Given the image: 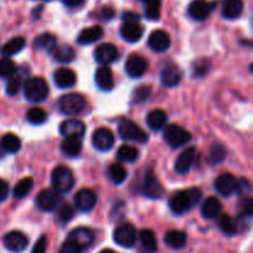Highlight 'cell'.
Returning a JSON list of instances; mask_svg holds the SVG:
<instances>
[{
    "instance_id": "6da1fadb",
    "label": "cell",
    "mask_w": 253,
    "mask_h": 253,
    "mask_svg": "<svg viewBox=\"0 0 253 253\" xmlns=\"http://www.w3.org/2000/svg\"><path fill=\"white\" fill-rule=\"evenodd\" d=\"M200 198H202V192L198 188H192V189L188 190H178L170 197L169 208L174 214H184L193 205L198 204Z\"/></svg>"
},
{
    "instance_id": "7a4b0ae2",
    "label": "cell",
    "mask_w": 253,
    "mask_h": 253,
    "mask_svg": "<svg viewBox=\"0 0 253 253\" xmlns=\"http://www.w3.org/2000/svg\"><path fill=\"white\" fill-rule=\"evenodd\" d=\"M25 96L31 103H41L46 100L49 94V88L47 82L41 77H32L29 78L24 86Z\"/></svg>"
},
{
    "instance_id": "3957f363",
    "label": "cell",
    "mask_w": 253,
    "mask_h": 253,
    "mask_svg": "<svg viewBox=\"0 0 253 253\" xmlns=\"http://www.w3.org/2000/svg\"><path fill=\"white\" fill-rule=\"evenodd\" d=\"M51 183L56 192L67 193L73 188L74 175L68 167L58 166V167H56L52 170Z\"/></svg>"
},
{
    "instance_id": "277c9868",
    "label": "cell",
    "mask_w": 253,
    "mask_h": 253,
    "mask_svg": "<svg viewBox=\"0 0 253 253\" xmlns=\"http://www.w3.org/2000/svg\"><path fill=\"white\" fill-rule=\"evenodd\" d=\"M59 110L64 114V115L74 116L81 114L85 108V99L81 95V94H64L59 98L58 100Z\"/></svg>"
},
{
    "instance_id": "5b68a950",
    "label": "cell",
    "mask_w": 253,
    "mask_h": 253,
    "mask_svg": "<svg viewBox=\"0 0 253 253\" xmlns=\"http://www.w3.org/2000/svg\"><path fill=\"white\" fill-rule=\"evenodd\" d=\"M119 135L123 140L127 141H135V142L145 143L147 142L148 136L137 124L133 121L127 120V119H123L119 124Z\"/></svg>"
},
{
    "instance_id": "8992f818",
    "label": "cell",
    "mask_w": 253,
    "mask_h": 253,
    "mask_svg": "<svg viewBox=\"0 0 253 253\" xmlns=\"http://www.w3.org/2000/svg\"><path fill=\"white\" fill-rule=\"evenodd\" d=\"M165 140L172 148H178L187 145L192 140V135L182 126L169 125L165 130Z\"/></svg>"
},
{
    "instance_id": "52a82bcc",
    "label": "cell",
    "mask_w": 253,
    "mask_h": 253,
    "mask_svg": "<svg viewBox=\"0 0 253 253\" xmlns=\"http://www.w3.org/2000/svg\"><path fill=\"white\" fill-rule=\"evenodd\" d=\"M114 241L121 247L131 249L136 244V230L131 224H121L114 231Z\"/></svg>"
},
{
    "instance_id": "ba28073f",
    "label": "cell",
    "mask_w": 253,
    "mask_h": 253,
    "mask_svg": "<svg viewBox=\"0 0 253 253\" xmlns=\"http://www.w3.org/2000/svg\"><path fill=\"white\" fill-rule=\"evenodd\" d=\"M61 202V195L54 189H43L36 198V205L42 211H53Z\"/></svg>"
},
{
    "instance_id": "9c48e42d",
    "label": "cell",
    "mask_w": 253,
    "mask_h": 253,
    "mask_svg": "<svg viewBox=\"0 0 253 253\" xmlns=\"http://www.w3.org/2000/svg\"><path fill=\"white\" fill-rule=\"evenodd\" d=\"M91 142H93V146L96 150L101 151V152H105V151H109L113 148L114 142H115V137H114V133L109 128L99 127L94 131Z\"/></svg>"
},
{
    "instance_id": "30bf717a",
    "label": "cell",
    "mask_w": 253,
    "mask_h": 253,
    "mask_svg": "<svg viewBox=\"0 0 253 253\" xmlns=\"http://www.w3.org/2000/svg\"><path fill=\"white\" fill-rule=\"evenodd\" d=\"M142 192L146 197L151 198V199H160L163 195V193H165L162 184H161L160 180L157 179V177H156L152 170L146 172L145 179H143Z\"/></svg>"
},
{
    "instance_id": "8fae6325",
    "label": "cell",
    "mask_w": 253,
    "mask_h": 253,
    "mask_svg": "<svg viewBox=\"0 0 253 253\" xmlns=\"http://www.w3.org/2000/svg\"><path fill=\"white\" fill-rule=\"evenodd\" d=\"M95 61L101 66H108L119 58V49L113 43H101L94 52Z\"/></svg>"
},
{
    "instance_id": "7c38bea8",
    "label": "cell",
    "mask_w": 253,
    "mask_h": 253,
    "mask_svg": "<svg viewBox=\"0 0 253 253\" xmlns=\"http://www.w3.org/2000/svg\"><path fill=\"white\" fill-rule=\"evenodd\" d=\"M148 63L143 57L138 56V54H132L127 58L125 63L126 73L131 77V78H140L143 74L147 72Z\"/></svg>"
},
{
    "instance_id": "4fadbf2b",
    "label": "cell",
    "mask_w": 253,
    "mask_h": 253,
    "mask_svg": "<svg viewBox=\"0 0 253 253\" xmlns=\"http://www.w3.org/2000/svg\"><path fill=\"white\" fill-rule=\"evenodd\" d=\"M237 179L230 173L220 174L215 180V189L222 197H230L234 193H236Z\"/></svg>"
},
{
    "instance_id": "5bb4252c",
    "label": "cell",
    "mask_w": 253,
    "mask_h": 253,
    "mask_svg": "<svg viewBox=\"0 0 253 253\" xmlns=\"http://www.w3.org/2000/svg\"><path fill=\"white\" fill-rule=\"evenodd\" d=\"M59 132L62 133V136H64V138H82L85 133V125L81 120H77V119H68V120L63 121L61 124Z\"/></svg>"
},
{
    "instance_id": "9a60e30c",
    "label": "cell",
    "mask_w": 253,
    "mask_h": 253,
    "mask_svg": "<svg viewBox=\"0 0 253 253\" xmlns=\"http://www.w3.org/2000/svg\"><path fill=\"white\" fill-rule=\"evenodd\" d=\"M27 245H29V239L20 231H11L4 236V246L11 252H22Z\"/></svg>"
},
{
    "instance_id": "2e32d148",
    "label": "cell",
    "mask_w": 253,
    "mask_h": 253,
    "mask_svg": "<svg viewBox=\"0 0 253 253\" xmlns=\"http://www.w3.org/2000/svg\"><path fill=\"white\" fill-rule=\"evenodd\" d=\"M96 198L95 193L91 189H81L74 197V204H76V208L81 211H90L96 204Z\"/></svg>"
},
{
    "instance_id": "e0dca14e",
    "label": "cell",
    "mask_w": 253,
    "mask_h": 253,
    "mask_svg": "<svg viewBox=\"0 0 253 253\" xmlns=\"http://www.w3.org/2000/svg\"><path fill=\"white\" fill-rule=\"evenodd\" d=\"M121 37L130 43L140 41L143 35V29L138 21H125V24L120 29Z\"/></svg>"
},
{
    "instance_id": "ac0fdd59",
    "label": "cell",
    "mask_w": 253,
    "mask_h": 253,
    "mask_svg": "<svg viewBox=\"0 0 253 253\" xmlns=\"http://www.w3.org/2000/svg\"><path fill=\"white\" fill-rule=\"evenodd\" d=\"M148 44L156 52H165L170 46V37L163 30H156L148 37Z\"/></svg>"
},
{
    "instance_id": "d6986e66",
    "label": "cell",
    "mask_w": 253,
    "mask_h": 253,
    "mask_svg": "<svg viewBox=\"0 0 253 253\" xmlns=\"http://www.w3.org/2000/svg\"><path fill=\"white\" fill-rule=\"evenodd\" d=\"M68 239L71 240V241H73L76 245H78L82 250H85L93 244L94 234L90 229H86V227H78V229L73 230V231L68 235Z\"/></svg>"
},
{
    "instance_id": "ffe728a7",
    "label": "cell",
    "mask_w": 253,
    "mask_h": 253,
    "mask_svg": "<svg viewBox=\"0 0 253 253\" xmlns=\"http://www.w3.org/2000/svg\"><path fill=\"white\" fill-rule=\"evenodd\" d=\"M195 158V148L194 147H188L178 156L177 161H175V172L178 174H187L192 168L193 162Z\"/></svg>"
},
{
    "instance_id": "44dd1931",
    "label": "cell",
    "mask_w": 253,
    "mask_h": 253,
    "mask_svg": "<svg viewBox=\"0 0 253 253\" xmlns=\"http://www.w3.org/2000/svg\"><path fill=\"white\" fill-rule=\"evenodd\" d=\"M212 9V5L209 2L204 1V0H194L190 2L189 7H188V12H189L190 17L198 21H203V20L208 19Z\"/></svg>"
},
{
    "instance_id": "7402d4cb",
    "label": "cell",
    "mask_w": 253,
    "mask_h": 253,
    "mask_svg": "<svg viewBox=\"0 0 253 253\" xmlns=\"http://www.w3.org/2000/svg\"><path fill=\"white\" fill-rule=\"evenodd\" d=\"M180 81H182V71L177 66H174V64L166 67L161 72V82L167 88L177 86Z\"/></svg>"
},
{
    "instance_id": "603a6c76",
    "label": "cell",
    "mask_w": 253,
    "mask_h": 253,
    "mask_svg": "<svg viewBox=\"0 0 253 253\" xmlns=\"http://www.w3.org/2000/svg\"><path fill=\"white\" fill-rule=\"evenodd\" d=\"M53 79L56 85L62 89L72 88L77 82L76 73L72 69L66 68V67H62V68L57 69L53 74Z\"/></svg>"
},
{
    "instance_id": "cb8c5ba5",
    "label": "cell",
    "mask_w": 253,
    "mask_h": 253,
    "mask_svg": "<svg viewBox=\"0 0 253 253\" xmlns=\"http://www.w3.org/2000/svg\"><path fill=\"white\" fill-rule=\"evenodd\" d=\"M95 82L96 85H98L101 90H111L114 86V77L110 67H99L98 71H96L95 73Z\"/></svg>"
},
{
    "instance_id": "d4e9b609",
    "label": "cell",
    "mask_w": 253,
    "mask_h": 253,
    "mask_svg": "<svg viewBox=\"0 0 253 253\" xmlns=\"http://www.w3.org/2000/svg\"><path fill=\"white\" fill-rule=\"evenodd\" d=\"M244 11V1L242 0H224L222 2V16L225 19L234 20L241 16Z\"/></svg>"
},
{
    "instance_id": "484cf974",
    "label": "cell",
    "mask_w": 253,
    "mask_h": 253,
    "mask_svg": "<svg viewBox=\"0 0 253 253\" xmlns=\"http://www.w3.org/2000/svg\"><path fill=\"white\" fill-rule=\"evenodd\" d=\"M221 203L217 198L209 197L202 205V214L205 219H215L221 214Z\"/></svg>"
},
{
    "instance_id": "4316f807",
    "label": "cell",
    "mask_w": 253,
    "mask_h": 253,
    "mask_svg": "<svg viewBox=\"0 0 253 253\" xmlns=\"http://www.w3.org/2000/svg\"><path fill=\"white\" fill-rule=\"evenodd\" d=\"M165 242L170 249H183L187 245V235L179 230H170L165 235Z\"/></svg>"
},
{
    "instance_id": "83f0119b",
    "label": "cell",
    "mask_w": 253,
    "mask_h": 253,
    "mask_svg": "<svg viewBox=\"0 0 253 253\" xmlns=\"http://www.w3.org/2000/svg\"><path fill=\"white\" fill-rule=\"evenodd\" d=\"M104 31L100 26H90L86 29L82 30L81 34L78 36V43L79 44H90L98 41L101 36H103Z\"/></svg>"
},
{
    "instance_id": "f1b7e54d",
    "label": "cell",
    "mask_w": 253,
    "mask_h": 253,
    "mask_svg": "<svg viewBox=\"0 0 253 253\" xmlns=\"http://www.w3.org/2000/svg\"><path fill=\"white\" fill-rule=\"evenodd\" d=\"M146 121H147V125L151 130L158 131L165 127L166 123H167V114L161 109H155V110L148 113Z\"/></svg>"
},
{
    "instance_id": "f546056e",
    "label": "cell",
    "mask_w": 253,
    "mask_h": 253,
    "mask_svg": "<svg viewBox=\"0 0 253 253\" xmlns=\"http://www.w3.org/2000/svg\"><path fill=\"white\" fill-rule=\"evenodd\" d=\"M52 57L56 59L59 63H69L74 59V51L71 46L68 44H59V46H54L51 51Z\"/></svg>"
},
{
    "instance_id": "4dcf8cb0",
    "label": "cell",
    "mask_w": 253,
    "mask_h": 253,
    "mask_svg": "<svg viewBox=\"0 0 253 253\" xmlns=\"http://www.w3.org/2000/svg\"><path fill=\"white\" fill-rule=\"evenodd\" d=\"M61 151L68 157H77L82 152L81 138L66 137L61 143Z\"/></svg>"
},
{
    "instance_id": "1f68e13d",
    "label": "cell",
    "mask_w": 253,
    "mask_h": 253,
    "mask_svg": "<svg viewBox=\"0 0 253 253\" xmlns=\"http://www.w3.org/2000/svg\"><path fill=\"white\" fill-rule=\"evenodd\" d=\"M57 44L56 36L49 32H46V34H41L35 39L34 41V47L36 49H40V51H52L54 46Z\"/></svg>"
},
{
    "instance_id": "d6a6232c",
    "label": "cell",
    "mask_w": 253,
    "mask_h": 253,
    "mask_svg": "<svg viewBox=\"0 0 253 253\" xmlns=\"http://www.w3.org/2000/svg\"><path fill=\"white\" fill-rule=\"evenodd\" d=\"M26 44V41H25L24 37H14L10 41H7L6 43L2 46L1 48V54L4 57H11L14 54L19 53L22 48Z\"/></svg>"
},
{
    "instance_id": "836d02e7",
    "label": "cell",
    "mask_w": 253,
    "mask_h": 253,
    "mask_svg": "<svg viewBox=\"0 0 253 253\" xmlns=\"http://www.w3.org/2000/svg\"><path fill=\"white\" fill-rule=\"evenodd\" d=\"M2 150L9 153H16L21 148V140L15 133H6L0 141Z\"/></svg>"
},
{
    "instance_id": "e575fe53",
    "label": "cell",
    "mask_w": 253,
    "mask_h": 253,
    "mask_svg": "<svg viewBox=\"0 0 253 253\" xmlns=\"http://www.w3.org/2000/svg\"><path fill=\"white\" fill-rule=\"evenodd\" d=\"M140 240L143 250L147 253H153L157 251V240H156V235L153 234V231H151V230H142L140 232Z\"/></svg>"
},
{
    "instance_id": "d590c367",
    "label": "cell",
    "mask_w": 253,
    "mask_h": 253,
    "mask_svg": "<svg viewBox=\"0 0 253 253\" xmlns=\"http://www.w3.org/2000/svg\"><path fill=\"white\" fill-rule=\"evenodd\" d=\"M118 158L121 162L132 163L137 161L138 158V150L132 146L124 145L118 150Z\"/></svg>"
},
{
    "instance_id": "8d00e7d4",
    "label": "cell",
    "mask_w": 253,
    "mask_h": 253,
    "mask_svg": "<svg viewBox=\"0 0 253 253\" xmlns=\"http://www.w3.org/2000/svg\"><path fill=\"white\" fill-rule=\"evenodd\" d=\"M126 175H127V172H126V169L124 168V166L119 165V163H114V165H111L110 168H109V177H110L111 182H113L114 184L119 185L121 184V183L125 182Z\"/></svg>"
},
{
    "instance_id": "74e56055",
    "label": "cell",
    "mask_w": 253,
    "mask_h": 253,
    "mask_svg": "<svg viewBox=\"0 0 253 253\" xmlns=\"http://www.w3.org/2000/svg\"><path fill=\"white\" fill-rule=\"evenodd\" d=\"M32 187H34V179L32 178H24V179L19 180L14 188V197L17 198V199L26 197L31 192Z\"/></svg>"
},
{
    "instance_id": "f35d334b",
    "label": "cell",
    "mask_w": 253,
    "mask_h": 253,
    "mask_svg": "<svg viewBox=\"0 0 253 253\" xmlns=\"http://www.w3.org/2000/svg\"><path fill=\"white\" fill-rule=\"evenodd\" d=\"M17 71V67L12 59L4 57L0 59V78H10Z\"/></svg>"
},
{
    "instance_id": "ab89813d",
    "label": "cell",
    "mask_w": 253,
    "mask_h": 253,
    "mask_svg": "<svg viewBox=\"0 0 253 253\" xmlns=\"http://www.w3.org/2000/svg\"><path fill=\"white\" fill-rule=\"evenodd\" d=\"M27 121L32 125H41L47 120V114L41 108H32L27 111Z\"/></svg>"
},
{
    "instance_id": "60d3db41",
    "label": "cell",
    "mask_w": 253,
    "mask_h": 253,
    "mask_svg": "<svg viewBox=\"0 0 253 253\" xmlns=\"http://www.w3.org/2000/svg\"><path fill=\"white\" fill-rule=\"evenodd\" d=\"M219 226L221 229V231L229 235V236H232V235H235L237 232V225L235 224V221L231 219L230 215L224 214L220 216Z\"/></svg>"
},
{
    "instance_id": "b9f144b4",
    "label": "cell",
    "mask_w": 253,
    "mask_h": 253,
    "mask_svg": "<svg viewBox=\"0 0 253 253\" xmlns=\"http://www.w3.org/2000/svg\"><path fill=\"white\" fill-rule=\"evenodd\" d=\"M225 157H226V148H225V146H222L221 143H215V145L211 146L209 152L210 162L216 165V163L222 162Z\"/></svg>"
},
{
    "instance_id": "7bdbcfd3",
    "label": "cell",
    "mask_w": 253,
    "mask_h": 253,
    "mask_svg": "<svg viewBox=\"0 0 253 253\" xmlns=\"http://www.w3.org/2000/svg\"><path fill=\"white\" fill-rule=\"evenodd\" d=\"M151 93H152V90H151L150 86L140 85L135 91H133L132 100H131V103L132 104L145 103V101L148 100V98L151 96Z\"/></svg>"
},
{
    "instance_id": "ee69618b",
    "label": "cell",
    "mask_w": 253,
    "mask_h": 253,
    "mask_svg": "<svg viewBox=\"0 0 253 253\" xmlns=\"http://www.w3.org/2000/svg\"><path fill=\"white\" fill-rule=\"evenodd\" d=\"M146 17L150 20H158L161 15V0H153L146 4Z\"/></svg>"
},
{
    "instance_id": "f6af8a7d",
    "label": "cell",
    "mask_w": 253,
    "mask_h": 253,
    "mask_svg": "<svg viewBox=\"0 0 253 253\" xmlns=\"http://www.w3.org/2000/svg\"><path fill=\"white\" fill-rule=\"evenodd\" d=\"M21 76H19V74L15 73L14 76H11L9 78V82H7L6 84V94L7 95L12 96L15 95V94L19 93L20 88H21Z\"/></svg>"
},
{
    "instance_id": "bcb514c9",
    "label": "cell",
    "mask_w": 253,
    "mask_h": 253,
    "mask_svg": "<svg viewBox=\"0 0 253 253\" xmlns=\"http://www.w3.org/2000/svg\"><path fill=\"white\" fill-rule=\"evenodd\" d=\"M209 69L210 62L208 61V59L202 58L199 59V61L195 62L194 66H193V74H194L195 77H198V78H200V77H204L205 74L209 72Z\"/></svg>"
},
{
    "instance_id": "7dc6e473",
    "label": "cell",
    "mask_w": 253,
    "mask_h": 253,
    "mask_svg": "<svg viewBox=\"0 0 253 253\" xmlns=\"http://www.w3.org/2000/svg\"><path fill=\"white\" fill-rule=\"evenodd\" d=\"M74 216V209L69 204H63L58 210V214H57V217L61 222L66 224V222L71 221Z\"/></svg>"
},
{
    "instance_id": "c3c4849f",
    "label": "cell",
    "mask_w": 253,
    "mask_h": 253,
    "mask_svg": "<svg viewBox=\"0 0 253 253\" xmlns=\"http://www.w3.org/2000/svg\"><path fill=\"white\" fill-rule=\"evenodd\" d=\"M240 215L242 216L251 217L253 212V200L250 197H245L244 199L240 202Z\"/></svg>"
},
{
    "instance_id": "681fc988",
    "label": "cell",
    "mask_w": 253,
    "mask_h": 253,
    "mask_svg": "<svg viewBox=\"0 0 253 253\" xmlns=\"http://www.w3.org/2000/svg\"><path fill=\"white\" fill-rule=\"evenodd\" d=\"M83 250L78 246V245L74 244L73 241H71L69 239H67L66 241L63 242V245L59 249L58 253H82Z\"/></svg>"
},
{
    "instance_id": "f907efd6",
    "label": "cell",
    "mask_w": 253,
    "mask_h": 253,
    "mask_svg": "<svg viewBox=\"0 0 253 253\" xmlns=\"http://www.w3.org/2000/svg\"><path fill=\"white\" fill-rule=\"evenodd\" d=\"M47 245H48V240H47V237L43 235V236H41L37 240V242L35 244L31 253H46Z\"/></svg>"
},
{
    "instance_id": "816d5d0a",
    "label": "cell",
    "mask_w": 253,
    "mask_h": 253,
    "mask_svg": "<svg viewBox=\"0 0 253 253\" xmlns=\"http://www.w3.org/2000/svg\"><path fill=\"white\" fill-rule=\"evenodd\" d=\"M251 187H250V182L247 179H237V188H236V193L239 194H244L246 195L247 192H250Z\"/></svg>"
},
{
    "instance_id": "f5cc1de1",
    "label": "cell",
    "mask_w": 253,
    "mask_h": 253,
    "mask_svg": "<svg viewBox=\"0 0 253 253\" xmlns=\"http://www.w3.org/2000/svg\"><path fill=\"white\" fill-rule=\"evenodd\" d=\"M7 193H9V187H7V183L4 182L2 179H0V203H2L5 199H6Z\"/></svg>"
},
{
    "instance_id": "db71d44e",
    "label": "cell",
    "mask_w": 253,
    "mask_h": 253,
    "mask_svg": "<svg viewBox=\"0 0 253 253\" xmlns=\"http://www.w3.org/2000/svg\"><path fill=\"white\" fill-rule=\"evenodd\" d=\"M114 15H115V11H114L111 7H103L100 11V19L108 21V20H110Z\"/></svg>"
},
{
    "instance_id": "11a10c76",
    "label": "cell",
    "mask_w": 253,
    "mask_h": 253,
    "mask_svg": "<svg viewBox=\"0 0 253 253\" xmlns=\"http://www.w3.org/2000/svg\"><path fill=\"white\" fill-rule=\"evenodd\" d=\"M123 19L125 20V21H138V20H140V16H138L137 14H135V12L127 11L123 15Z\"/></svg>"
},
{
    "instance_id": "9f6ffc18",
    "label": "cell",
    "mask_w": 253,
    "mask_h": 253,
    "mask_svg": "<svg viewBox=\"0 0 253 253\" xmlns=\"http://www.w3.org/2000/svg\"><path fill=\"white\" fill-rule=\"evenodd\" d=\"M67 6H71V7H77L79 5H82L84 2V0H62Z\"/></svg>"
},
{
    "instance_id": "6f0895ef",
    "label": "cell",
    "mask_w": 253,
    "mask_h": 253,
    "mask_svg": "<svg viewBox=\"0 0 253 253\" xmlns=\"http://www.w3.org/2000/svg\"><path fill=\"white\" fill-rule=\"evenodd\" d=\"M99 253H116V252H115V251H113V250L106 249V250H103V251H100Z\"/></svg>"
},
{
    "instance_id": "680465c9",
    "label": "cell",
    "mask_w": 253,
    "mask_h": 253,
    "mask_svg": "<svg viewBox=\"0 0 253 253\" xmlns=\"http://www.w3.org/2000/svg\"><path fill=\"white\" fill-rule=\"evenodd\" d=\"M140 1H143V2H145V4H147V2L153 1V0H140Z\"/></svg>"
},
{
    "instance_id": "91938a15",
    "label": "cell",
    "mask_w": 253,
    "mask_h": 253,
    "mask_svg": "<svg viewBox=\"0 0 253 253\" xmlns=\"http://www.w3.org/2000/svg\"><path fill=\"white\" fill-rule=\"evenodd\" d=\"M46 1H47V0H46Z\"/></svg>"
}]
</instances>
